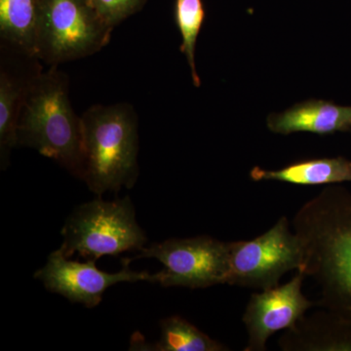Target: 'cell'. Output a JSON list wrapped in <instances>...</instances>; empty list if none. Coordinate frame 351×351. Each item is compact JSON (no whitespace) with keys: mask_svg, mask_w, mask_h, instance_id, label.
Instances as JSON below:
<instances>
[{"mask_svg":"<svg viewBox=\"0 0 351 351\" xmlns=\"http://www.w3.org/2000/svg\"><path fill=\"white\" fill-rule=\"evenodd\" d=\"M304 248L301 271L320 288L316 306L351 324V193L330 184L295 214Z\"/></svg>","mask_w":351,"mask_h":351,"instance_id":"cell-1","label":"cell"},{"mask_svg":"<svg viewBox=\"0 0 351 351\" xmlns=\"http://www.w3.org/2000/svg\"><path fill=\"white\" fill-rule=\"evenodd\" d=\"M18 145L36 149L82 180V119L69 101V78L57 66L32 83L18 124Z\"/></svg>","mask_w":351,"mask_h":351,"instance_id":"cell-2","label":"cell"},{"mask_svg":"<svg viewBox=\"0 0 351 351\" xmlns=\"http://www.w3.org/2000/svg\"><path fill=\"white\" fill-rule=\"evenodd\" d=\"M82 180L101 195L131 189L138 176V120L130 104L95 105L83 113Z\"/></svg>","mask_w":351,"mask_h":351,"instance_id":"cell-3","label":"cell"},{"mask_svg":"<svg viewBox=\"0 0 351 351\" xmlns=\"http://www.w3.org/2000/svg\"><path fill=\"white\" fill-rule=\"evenodd\" d=\"M113 29L91 0H39L36 57L58 66L92 56L108 45Z\"/></svg>","mask_w":351,"mask_h":351,"instance_id":"cell-4","label":"cell"},{"mask_svg":"<svg viewBox=\"0 0 351 351\" xmlns=\"http://www.w3.org/2000/svg\"><path fill=\"white\" fill-rule=\"evenodd\" d=\"M61 251L96 262L104 256L141 251L147 242L130 197L95 199L75 208L62 230Z\"/></svg>","mask_w":351,"mask_h":351,"instance_id":"cell-5","label":"cell"},{"mask_svg":"<svg viewBox=\"0 0 351 351\" xmlns=\"http://www.w3.org/2000/svg\"><path fill=\"white\" fill-rule=\"evenodd\" d=\"M304 248L283 216L267 232L252 240L230 242L226 284L265 290L279 285L284 274L301 270Z\"/></svg>","mask_w":351,"mask_h":351,"instance_id":"cell-6","label":"cell"},{"mask_svg":"<svg viewBox=\"0 0 351 351\" xmlns=\"http://www.w3.org/2000/svg\"><path fill=\"white\" fill-rule=\"evenodd\" d=\"M134 258H156L164 269L152 274V283L163 287L204 289L226 284L230 242L207 235L171 239L143 248Z\"/></svg>","mask_w":351,"mask_h":351,"instance_id":"cell-7","label":"cell"},{"mask_svg":"<svg viewBox=\"0 0 351 351\" xmlns=\"http://www.w3.org/2000/svg\"><path fill=\"white\" fill-rule=\"evenodd\" d=\"M130 262L129 258H124L120 271L108 274L99 269L93 261H69L61 249H58L50 254L46 265L34 277L50 292L62 295L69 301L82 304L87 308H93L100 304L104 293L115 284L152 282L151 274L134 271L129 267Z\"/></svg>","mask_w":351,"mask_h":351,"instance_id":"cell-8","label":"cell"},{"mask_svg":"<svg viewBox=\"0 0 351 351\" xmlns=\"http://www.w3.org/2000/svg\"><path fill=\"white\" fill-rule=\"evenodd\" d=\"M304 278L302 272L297 271L289 282L251 295L242 317L248 334L245 351H265L270 337L294 327L316 306L302 294Z\"/></svg>","mask_w":351,"mask_h":351,"instance_id":"cell-9","label":"cell"},{"mask_svg":"<svg viewBox=\"0 0 351 351\" xmlns=\"http://www.w3.org/2000/svg\"><path fill=\"white\" fill-rule=\"evenodd\" d=\"M43 71L36 55L0 43V167L10 163L18 145L21 112L32 83Z\"/></svg>","mask_w":351,"mask_h":351,"instance_id":"cell-10","label":"cell"},{"mask_svg":"<svg viewBox=\"0 0 351 351\" xmlns=\"http://www.w3.org/2000/svg\"><path fill=\"white\" fill-rule=\"evenodd\" d=\"M267 127L274 133L289 135L311 132L320 136L351 131V107L332 101L308 100L297 104L281 113H271Z\"/></svg>","mask_w":351,"mask_h":351,"instance_id":"cell-11","label":"cell"},{"mask_svg":"<svg viewBox=\"0 0 351 351\" xmlns=\"http://www.w3.org/2000/svg\"><path fill=\"white\" fill-rule=\"evenodd\" d=\"M278 346L285 351H351V324L323 309L304 315Z\"/></svg>","mask_w":351,"mask_h":351,"instance_id":"cell-12","label":"cell"},{"mask_svg":"<svg viewBox=\"0 0 351 351\" xmlns=\"http://www.w3.org/2000/svg\"><path fill=\"white\" fill-rule=\"evenodd\" d=\"M253 181H277L297 186H320L351 182V161L345 157L298 161L278 170L254 167Z\"/></svg>","mask_w":351,"mask_h":351,"instance_id":"cell-13","label":"cell"},{"mask_svg":"<svg viewBox=\"0 0 351 351\" xmlns=\"http://www.w3.org/2000/svg\"><path fill=\"white\" fill-rule=\"evenodd\" d=\"M38 7L39 0H0V43L36 55Z\"/></svg>","mask_w":351,"mask_h":351,"instance_id":"cell-14","label":"cell"},{"mask_svg":"<svg viewBox=\"0 0 351 351\" xmlns=\"http://www.w3.org/2000/svg\"><path fill=\"white\" fill-rule=\"evenodd\" d=\"M149 350L226 351L230 348L210 338L181 316L173 315L161 320L160 338Z\"/></svg>","mask_w":351,"mask_h":351,"instance_id":"cell-15","label":"cell"},{"mask_svg":"<svg viewBox=\"0 0 351 351\" xmlns=\"http://www.w3.org/2000/svg\"><path fill=\"white\" fill-rule=\"evenodd\" d=\"M206 12L202 0H176L175 22L181 32L180 50L188 60L191 78L196 88L201 86V80L196 71L195 48Z\"/></svg>","mask_w":351,"mask_h":351,"instance_id":"cell-16","label":"cell"},{"mask_svg":"<svg viewBox=\"0 0 351 351\" xmlns=\"http://www.w3.org/2000/svg\"><path fill=\"white\" fill-rule=\"evenodd\" d=\"M101 18L114 29L134 14L142 10L147 0H91Z\"/></svg>","mask_w":351,"mask_h":351,"instance_id":"cell-17","label":"cell"}]
</instances>
